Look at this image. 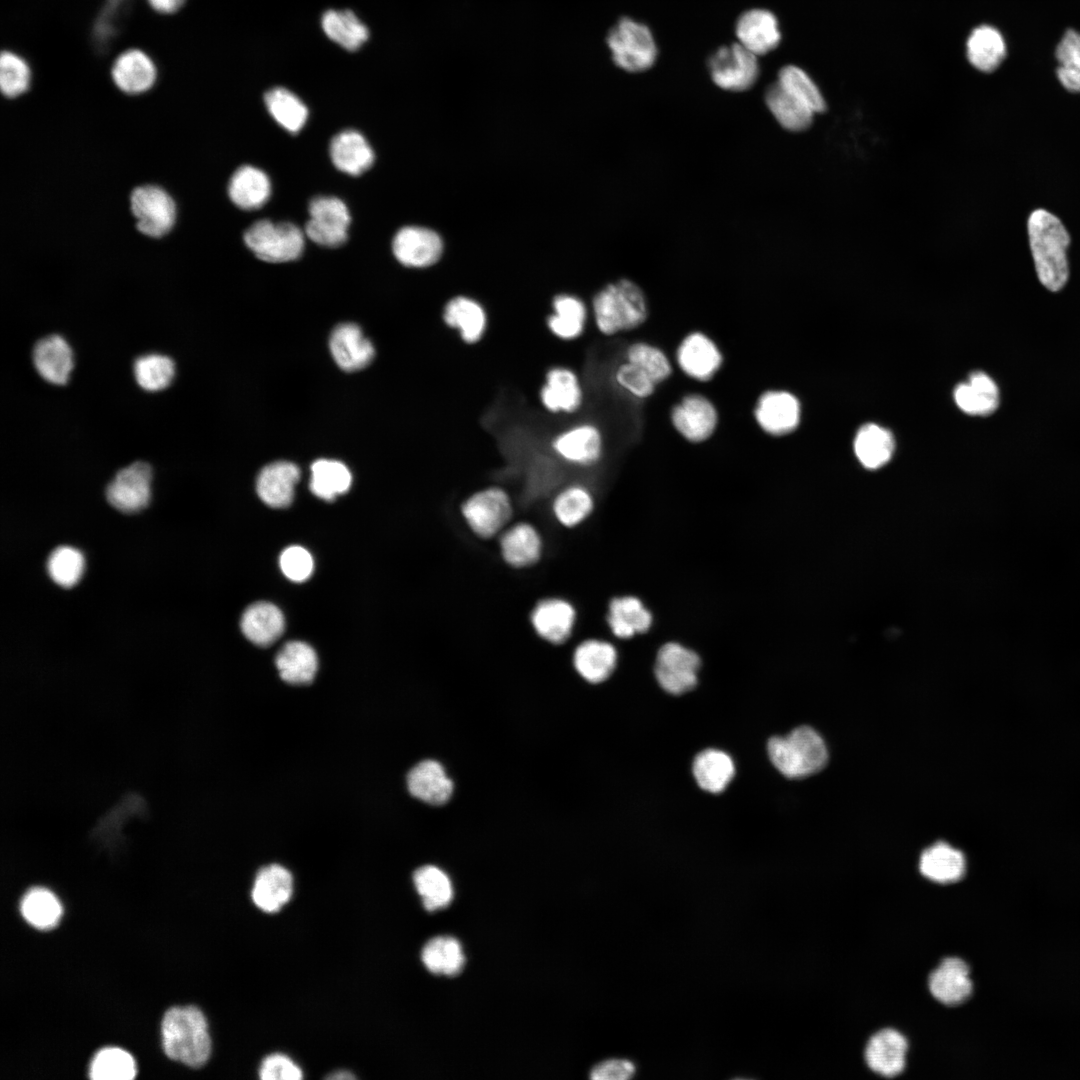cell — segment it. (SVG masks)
<instances>
[{
    "instance_id": "f6af8a7d",
    "label": "cell",
    "mask_w": 1080,
    "mask_h": 1080,
    "mask_svg": "<svg viewBox=\"0 0 1080 1080\" xmlns=\"http://www.w3.org/2000/svg\"><path fill=\"white\" fill-rule=\"evenodd\" d=\"M321 26L329 39L348 51L359 49L369 37L366 25L350 10H328Z\"/></svg>"
},
{
    "instance_id": "f35d334b",
    "label": "cell",
    "mask_w": 1080,
    "mask_h": 1080,
    "mask_svg": "<svg viewBox=\"0 0 1080 1080\" xmlns=\"http://www.w3.org/2000/svg\"><path fill=\"white\" fill-rule=\"evenodd\" d=\"M607 622L616 637L628 639L646 632L652 624V615L638 598L616 597L609 603Z\"/></svg>"
},
{
    "instance_id": "30bf717a",
    "label": "cell",
    "mask_w": 1080,
    "mask_h": 1080,
    "mask_svg": "<svg viewBox=\"0 0 1080 1080\" xmlns=\"http://www.w3.org/2000/svg\"><path fill=\"white\" fill-rule=\"evenodd\" d=\"M604 447L602 430L589 421L569 425L550 440V449L560 461L580 468L596 465L603 456Z\"/></svg>"
},
{
    "instance_id": "5bb4252c",
    "label": "cell",
    "mask_w": 1080,
    "mask_h": 1080,
    "mask_svg": "<svg viewBox=\"0 0 1080 1080\" xmlns=\"http://www.w3.org/2000/svg\"><path fill=\"white\" fill-rule=\"evenodd\" d=\"M675 361L686 377L705 383L719 373L724 356L713 338L703 331L694 330L680 340Z\"/></svg>"
},
{
    "instance_id": "d590c367",
    "label": "cell",
    "mask_w": 1080,
    "mask_h": 1080,
    "mask_svg": "<svg viewBox=\"0 0 1080 1080\" xmlns=\"http://www.w3.org/2000/svg\"><path fill=\"white\" fill-rule=\"evenodd\" d=\"M112 77L121 91L136 95L146 92L153 86L156 80V69L145 53L129 50L116 60Z\"/></svg>"
},
{
    "instance_id": "ab89813d",
    "label": "cell",
    "mask_w": 1080,
    "mask_h": 1080,
    "mask_svg": "<svg viewBox=\"0 0 1080 1080\" xmlns=\"http://www.w3.org/2000/svg\"><path fill=\"white\" fill-rule=\"evenodd\" d=\"M275 663L281 678L294 685L312 682L318 667L314 649L301 641L286 643L278 652Z\"/></svg>"
},
{
    "instance_id": "c3c4849f",
    "label": "cell",
    "mask_w": 1080,
    "mask_h": 1080,
    "mask_svg": "<svg viewBox=\"0 0 1080 1080\" xmlns=\"http://www.w3.org/2000/svg\"><path fill=\"white\" fill-rule=\"evenodd\" d=\"M264 101L274 120L290 133H298L305 125L308 109L291 91L282 87L269 90Z\"/></svg>"
},
{
    "instance_id": "f546056e",
    "label": "cell",
    "mask_w": 1080,
    "mask_h": 1080,
    "mask_svg": "<svg viewBox=\"0 0 1080 1080\" xmlns=\"http://www.w3.org/2000/svg\"><path fill=\"white\" fill-rule=\"evenodd\" d=\"M409 792L431 805H442L452 795L453 783L443 766L435 760H424L414 766L407 776Z\"/></svg>"
},
{
    "instance_id": "9a60e30c",
    "label": "cell",
    "mask_w": 1080,
    "mask_h": 1080,
    "mask_svg": "<svg viewBox=\"0 0 1080 1080\" xmlns=\"http://www.w3.org/2000/svg\"><path fill=\"white\" fill-rule=\"evenodd\" d=\"M701 661L697 653L675 642L664 644L656 656L654 674L660 687L680 695L697 684Z\"/></svg>"
},
{
    "instance_id": "7bdbcfd3",
    "label": "cell",
    "mask_w": 1080,
    "mask_h": 1080,
    "mask_svg": "<svg viewBox=\"0 0 1080 1080\" xmlns=\"http://www.w3.org/2000/svg\"><path fill=\"white\" fill-rule=\"evenodd\" d=\"M895 440L892 433L877 424L863 425L854 440V451L860 463L868 469H878L892 457Z\"/></svg>"
},
{
    "instance_id": "e0dca14e",
    "label": "cell",
    "mask_w": 1080,
    "mask_h": 1080,
    "mask_svg": "<svg viewBox=\"0 0 1080 1080\" xmlns=\"http://www.w3.org/2000/svg\"><path fill=\"white\" fill-rule=\"evenodd\" d=\"M152 468L149 463L136 461L120 469L106 487L111 506L124 513L144 509L151 497Z\"/></svg>"
},
{
    "instance_id": "d6a6232c",
    "label": "cell",
    "mask_w": 1080,
    "mask_h": 1080,
    "mask_svg": "<svg viewBox=\"0 0 1080 1080\" xmlns=\"http://www.w3.org/2000/svg\"><path fill=\"white\" fill-rule=\"evenodd\" d=\"M617 663L615 647L603 640L587 639L574 650L573 664L579 675L590 683H600L609 678Z\"/></svg>"
},
{
    "instance_id": "ba28073f",
    "label": "cell",
    "mask_w": 1080,
    "mask_h": 1080,
    "mask_svg": "<svg viewBox=\"0 0 1080 1080\" xmlns=\"http://www.w3.org/2000/svg\"><path fill=\"white\" fill-rule=\"evenodd\" d=\"M461 514L478 537L490 539L509 522L513 508L509 494L499 486H488L472 493L460 508Z\"/></svg>"
},
{
    "instance_id": "f1b7e54d",
    "label": "cell",
    "mask_w": 1080,
    "mask_h": 1080,
    "mask_svg": "<svg viewBox=\"0 0 1080 1080\" xmlns=\"http://www.w3.org/2000/svg\"><path fill=\"white\" fill-rule=\"evenodd\" d=\"M329 152L335 167L353 176L367 171L375 159L374 152L365 137L352 129L335 135L330 142Z\"/></svg>"
},
{
    "instance_id": "603a6c76",
    "label": "cell",
    "mask_w": 1080,
    "mask_h": 1080,
    "mask_svg": "<svg viewBox=\"0 0 1080 1080\" xmlns=\"http://www.w3.org/2000/svg\"><path fill=\"white\" fill-rule=\"evenodd\" d=\"M735 35L741 45L758 57L776 49L782 38L775 14L761 8L747 10L738 17Z\"/></svg>"
},
{
    "instance_id": "7c38bea8",
    "label": "cell",
    "mask_w": 1080,
    "mask_h": 1080,
    "mask_svg": "<svg viewBox=\"0 0 1080 1080\" xmlns=\"http://www.w3.org/2000/svg\"><path fill=\"white\" fill-rule=\"evenodd\" d=\"M538 398L552 415H573L584 405L585 390L579 374L567 365H552L543 376Z\"/></svg>"
},
{
    "instance_id": "277c9868",
    "label": "cell",
    "mask_w": 1080,
    "mask_h": 1080,
    "mask_svg": "<svg viewBox=\"0 0 1080 1080\" xmlns=\"http://www.w3.org/2000/svg\"><path fill=\"white\" fill-rule=\"evenodd\" d=\"M767 753L773 766L792 779L818 772L828 760L823 738L808 726L797 727L785 736L770 738Z\"/></svg>"
},
{
    "instance_id": "6125c7cd",
    "label": "cell",
    "mask_w": 1080,
    "mask_h": 1080,
    "mask_svg": "<svg viewBox=\"0 0 1080 1080\" xmlns=\"http://www.w3.org/2000/svg\"><path fill=\"white\" fill-rule=\"evenodd\" d=\"M262 1080H300L303 1073L300 1067L288 1056L274 1053L265 1057L259 1068Z\"/></svg>"
},
{
    "instance_id": "74e56055",
    "label": "cell",
    "mask_w": 1080,
    "mask_h": 1080,
    "mask_svg": "<svg viewBox=\"0 0 1080 1080\" xmlns=\"http://www.w3.org/2000/svg\"><path fill=\"white\" fill-rule=\"evenodd\" d=\"M241 629L254 644L266 647L274 643L283 633L284 617L275 605L257 602L249 606L242 615Z\"/></svg>"
},
{
    "instance_id": "ee69618b",
    "label": "cell",
    "mask_w": 1080,
    "mask_h": 1080,
    "mask_svg": "<svg viewBox=\"0 0 1080 1080\" xmlns=\"http://www.w3.org/2000/svg\"><path fill=\"white\" fill-rule=\"evenodd\" d=\"M593 506L590 490L582 484L572 483L561 488L554 496L552 512L562 526L572 528L591 514Z\"/></svg>"
},
{
    "instance_id": "4316f807",
    "label": "cell",
    "mask_w": 1080,
    "mask_h": 1080,
    "mask_svg": "<svg viewBox=\"0 0 1080 1080\" xmlns=\"http://www.w3.org/2000/svg\"><path fill=\"white\" fill-rule=\"evenodd\" d=\"M499 546L503 560L513 568H527L536 564L543 549L541 535L527 522H519L506 529L501 534Z\"/></svg>"
},
{
    "instance_id": "44dd1931",
    "label": "cell",
    "mask_w": 1080,
    "mask_h": 1080,
    "mask_svg": "<svg viewBox=\"0 0 1080 1080\" xmlns=\"http://www.w3.org/2000/svg\"><path fill=\"white\" fill-rule=\"evenodd\" d=\"M908 1041L899 1031L882 1029L868 1040L864 1058L870 1070L882 1077L893 1078L904 1071Z\"/></svg>"
},
{
    "instance_id": "9c48e42d",
    "label": "cell",
    "mask_w": 1080,
    "mask_h": 1080,
    "mask_svg": "<svg viewBox=\"0 0 1080 1080\" xmlns=\"http://www.w3.org/2000/svg\"><path fill=\"white\" fill-rule=\"evenodd\" d=\"M707 66L713 82L733 92L750 89L760 74L758 56L739 42L718 48L709 57Z\"/></svg>"
},
{
    "instance_id": "7402d4cb",
    "label": "cell",
    "mask_w": 1080,
    "mask_h": 1080,
    "mask_svg": "<svg viewBox=\"0 0 1080 1080\" xmlns=\"http://www.w3.org/2000/svg\"><path fill=\"white\" fill-rule=\"evenodd\" d=\"M928 987L931 995L943 1005L964 1003L973 991L968 964L960 958H945L930 973Z\"/></svg>"
},
{
    "instance_id": "ffe728a7",
    "label": "cell",
    "mask_w": 1080,
    "mask_h": 1080,
    "mask_svg": "<svg viewBox=\"0 0 1080 1080\" xmlns=\"http://www.w3.org/2000/svg\"><path fill=\"white\" fill-rule=\"evenodd\" d=\"M575 607L566 599L547 597L539 600L530 613L535 633L554 645L566 642L575 626Z\"/></svg>"
},
{
    "instance_id": "1f68e13d",
    "label": "cell",
    "mask_w": 1080,
    "mask_h": 1080,
    "mask_svg": "<svg viewBox=\"0 0 1080 1080\" xmlns=\"http://www.w3.org/2000/svg\"><path fill=\"white\" fill-rule=\"evenodd\" d=\"M919 870L925 878L933 882L950 884L965 875L966 859L960 850L940 841L922 852Z\"/></svg>"
},
{
    "instance_id": "836d02e7",
    "label": "cell",
    "mask_w": 1080,
    "mask_h": 1080,
    "mask_svg": "<svg viewBox=\"0 0 1080 1080\" xmlns=\"http://www.w3.org/2000/svg\"><path fill=\"white\" fill-rule=\"evenodd\" d=\"M957 406L966 414L987 416L999 406V389L994 380L984 372H973L967 382L954 390Z\"/></svg>"
},
{
    "instance_id": "4dcf8cb0",
    "label": "cell",
    "mask_w": 1080,
    "mask_h": 1080,
    "mask_svg": "<svg viewBox=\"0 0 1080 1080\" xmlns=\"http://www.w3.org/2000/svg\"><path fill=\"white\" fill-rule=\"evenodd\" d=\"M293 892L291 873L281 865L263 867L257 874L251 892L254 904L261 910L273 913L282 908Z\"/></svg>"
},
{
    "instance_id": "680465c9",
    "label": "cell",
    "mask_w": 1080,
    "mask_h": 1080,
    "mask_svg": "<svg viewBox=\"0 0 1080 1080\" xmlns=\"http://www.w3.org/2000/svg\"><path fill=\"white\" fill-rule=\"evenodd\" d=\"M31 73L26 62L11 52H3L0 60V88L4 96L15 98L30 86Z\"/></svg>"
},
{
    "instance_id": "e575fe53",
    "label": "cell",
    "mask_w": 1080,
    "mask_h": 1080,
    "mask_svg": "<svg viewBox=\"0 0 1080 1080\" xmlns=\"http://www.w3.org/2000/svg\"><path fill=\"white\" fill-rule=\"evenodd\" d=\"M227 191L230 200L238 208L258 209L268 201L271 195V182L262 170L244 165L230 177Z\"/></svg>"
},
{
    "instance_id": "91938a15",
    "label": "cell",
    "mask_w": 1080,
    "mask_h": 1080,
    "mask_svg": "<svg viewBox=\"0 0 1080 1080\" xmlns=\"http://www.w3.org/2000/svg\"><path fill=\"white\" fill-rule=\"evenodd\" d=\"M613 379L622 391L639 400L650 398L658 386L642 369L626 360L615 368Z\"/></svg>"
},
{
    "instance_id": "816d5d0a",
    "label": "cell",
    "mask_w": 1080,
    "mask_h": 1080,
    "mask_svg": "<svg viewBox=\"0 0 1080 1080\" xmlns=\"http://www.w3.org/2000/svg\"><path fill=\"white\" fill-rule=\"evenodd\" d=\"M625 360L642 369L657 385L673 373L669 356L660 347L645 341H635L625 350Z\"/></svg>"
},
{
    "instance_id": "6da1fadb",
    "label": "cell",
    "mask_w": 1080,
    "mask_h": 1080,
    "mask_svg": "<svg viewBox=\"0 0 1080 1080\" xmlns=\"http://www.w3.org/2000/svg\"><path fill=\"white\" fill-rule=\"evenodd\" d=\"M1028 235L1040 282L1050 291H1059L1069 276L1066 250L1070 236L1066 228L1052 213L1037 209L1029 216Z\"/></svg>"
},
{
    "instance_id": "e7e4bbea",
    "label": "cell",
    "mask_w": 1080,
    "mask_h": 1080,
    "mask_svg": "<svg viewBox=\"0 0 1080 1080\" xmlns=\"http://www.w3.org/2000/svg\"><path fill=\"white\" fill-rule=\"evenodd\" d=\"M151 6L162 13H172L178 10L185 0H148Z\"/></svg>"
},
{
    "instance_id": "681fc988",
    "label": "cell",
    "mask_w": 1080,
    "mask_h": 1080,
    "mask_svg": "<svg viewBox=\"0 0 1080 1080\" xmlns=\"http://www.w3.org/2000/svg\"><path fill=\"white\" fill-rule=\"evenodd\" d=\"M413 881L423 906L428 911L446 907L453 898L449 877L436 866L425 865L418 868L413 874Z\"/></svg>"
},
{
    "instance_id": "7dc6e473",
    "label": "cell",
    "mask_w": 1080,
    "mask_h": 1080,
    "mask_svg": "<svg viewBox=\"0 0 1080 1080\" xmlns=\"http://www.w3.org/2000/svg\"><path fill=\"white\" fill-rule=\"evenodd\" d=\"M421 960L430 972L453 976L462 970L465 956L456 938L437 936L425 944Z\"/></svg>"
},
{
    "instance_id": "f5cc1de1",
    "label": "cell",
    "mask_w": 1080,
    "mask_h": 1080,
    "mask_svg": "<svg viewBox=\"0 0 1080 1080\" xmlns=\"http://www.w3.org/2000/svg\"><path fill=\"white\" fill-rule=\"evenodd\" d=\"M777 82L814 114L826 109V102L818 86L800 67L786 65L778 72Z\"/></svg>"
},
{
    "instance_id": "5b68a950",
    "label": "cell",
    "mask_w": 1080,
    "mask_h": 1080,
    "mask_svg": "<svg viewBox=\"0 0 1080 1080\" xmlns=\"http://www.w3.org/2000/svg\"><path fill=\"white\" fill-rule=\"evenodd\" d=\"M605 43L612 62L626 72H643L656 62L658 49L649 27L621 17L607 32Z\"/></svg>"
},
{
    "instance_id": "03108f58",
    "label": "cell",
    "mask_w": 1080,
    "mask_h": 1080,
    "mask_svg": "<svg viewBox=\"0 0 1080 1080\" xmlns=\"http://www.w3.org/2000/svg\"><path fill=\"white\" fill-rule=\"evenodd\" d=\"M327 1079L331 1080H352L355 1079L353 1073L347 1070H337L327 1076Z\"/></svg>"
},
{
    "instance_id": "3957f363",
    "label": "cell",
    "mask_w": 1080,
    "mask_h": 1080,
    "mask_svg": "<svg viewBox=\"0 0 1080 1080\" xmlns=\"http://www.w3.org/2000/svg\"><path fill=\"white\" fill-rule=\"evenodd\" d=\"M162 1045L172 1060L200 1067L210 1056L211 1040L203 1013L194 1006L174 1007L163 1017Z\"/></svg>"
},
{
    "instance_id": "be15d7a7",
    "label": "cell",
    "mask_w": 1080,
    "mask_h": 1080,
    "mask_svg": "<svg viewBox=\"0 0 1080 1080\" xmlns=\"http://www.w3.org/2000/svg\"><path fill=\"white\" fill-rule=\"evenodd\" d=\"M636 1073L635 1064L628 1059H609L592 1068L590 1078L593 1080H627Z\"/></svg>"
},
{
    "instance_id": "7a4b0ae2",
    "label": "cell",
    "mask_w": 1080,
    "mask_h": 1080,
    "mask_svg": "<svg viewBox=\"0 0 1080 1080\" xmlns=\"http://www.w3.org/2000/svg\"><path fill=\"white\" fill-rule=\"evenodd\" d=\"M591 315L597 331L611 337L644 325L649 316L648 302L636 283L620 279L595 293Z\"/></svg>"
},
{
    "instance_id": "8fae6325",
    "label": "cell",
    "mask_w": 1080,
    "mask_h": 1080,
    "mask_svg": "<svg viewBox=\"0 0 1080 1080\" xmlns=\"http://www.w3.org/2000/svg\"><path fill=\"white\" fill-rule=\"evenodd\" d=\"M669 418L679 436L692 444L708 441L719 426V412L714 402L696 392L682 396L671 407Z\"/></svg>"
},
{
    "instance_id": "6f0895ef",
    "label": "cell",
    "mask_w": 1080,
    "mask_h": 1080,
    "mask_svg": "<svg viewBox=\"0 0 1080 1080\" xmlns=\"http://www.w3.org/2000/svg\"><path fill=\"white\" fill-rule=\"evenodd\" d=\"M83 565V556L78 550L69 546H60L51 552L47 561V570L56 584L68 588L79 580Z\"/></svg>"
},
{
    "instance_id": "bcb514c9",
    "label": "cell",
    "mask_w": 1080,
    "mask_h": 1080,
    "mask_svg": "<svg viewBox=\"0 0 1080 1080\" xmlns=\"http://www.w3.org/2000/svg\"><path fill=\"white\" fill-rule=\"evenodd\" d=\"M351 483V472L340 461L318 459L311 465L309 488L321 499L333 501L338 495L346 493Z\"/></svg>"
},
{
    "instance_id": "f907efd6",
    "label": "cell",
    "mask_w": 1080,
    "mask_h": 1080,
    "mask_svg": "<svg viewBox=\"0 0 1080 1080\" xmlns=\"http://www.w3.org/2000/svg\"><path fill=\"white\" fill-rule=\"evenodd\" d=\"M133 372L138 386L148 392H158L170 386L176 366L168 355L148 353L134 360Z\"/></svg>"
},
{
    "instance_id": "b9f144b4",
    "label": "cell",
    "mask_w": 1080,
    "mask_h": 1080,
    "mask_svg": "<svg viewBox=\"0 0 1080 1080\" xmlns=\"http://www.w3.org/2000/svg\"><path fill=\"white\" fill-rule=\"evenodd\" d=\"M966 51L972 66L982 72H992L1005 58L1006 45L997 29L981 25L969 35Z\"/></svg>"
},
{
    "instance_id": "484cf974",
    "label": "cell",
    "mask_w": 1080,
    "mask_h": 1080,
    "mask_svg": "<svg viewBox=\"0 0 1080 1080\" xmlns=\"http://www.w3.org/2000/svg\"><path fill=\"white\" fill-rule=\"evenodd\" d=\"M589 321V309L578 296L569 293L555 295L551 301V311L545 318L548 332L563 342L579 339L586 331Z\"/></svg>"
},
{
    "instance_id": "83f0119b",
    "label": "cell",
    "mask_w": 1080,
    "mask_h": 1080,
    "mask_svg": "<svg viewBox=\"0 0 1080 1080\" xmlns=\"http://www.w3.org/2000/svg\"><path fill=\"white\" fill-rule=\"evenodd\" d=\"M300 479L299 468L288 461H277L265 466L257 477L256 489L261 500L274 508L291 504L294 486Z\"/></svg>"
},
{
    "instance_id": "94428289",
    "label": "cell",
    "mask_w": 1080,
    "mask_h": 1080,
    "mask_svg": "<svg viewBox=\"0 0 1080 1080\" xmlns=\"http://www.w3.org/2000/svg\"><path fill=\"white\" fill-rule=\"evenodd\" d=\"M280 567L287 578L302 582L311 576L314 564L312 556L306 549L290 546L280 556Z\"/></svg>"
},
{
    "instance_id": "52a82bcc",
    "label": "cell",
    "mask_w": 1080,
    "mask_h": 1080,
    "mask_svg": "<svg viewBox=\"0 0 1080 1080\" xmlns=\"http://www.w3.org/2000/svg\"><path fill=\"white\" fill-rule=\"evenodd\" d=\"M246 246L263 261L282 263L299 258L304 249L301 229L290 222L262 219L254 222L243 236Z\"/></svg>"
},
{
    "instance_id": "cb8c5ba5",
    "label": "cell",
    "mask_w": 1080,
    "mask_h": 1080,
    "mask_svg": "<svg viewBox=\"0 0 1080 1080\" xmlns=\"http://www.w3.org/2000/svg\"><path fill=\"white\" fill-rule=\"evenodd\" d=\"M329 348L335 363L348 372L367 367L375 356L373 344L354 323L336 326L330 335Z\"/></svg>"
},
{
    "instance_id": "9f6ffc18",
    "label": "cell",
    "mask_w": 1080,
    "mask_h": 1080,
    "mask_svg": "<svg viewBox=\"0 0 1080 1080\" xmlns=\"http://www.w3.org/2000/svg\"><path fill=\"white\" fill-rule=\"evenodd\" d=\"M1057 76L1071 92H1080V33L1070 30L1057 46Z\"/></svg>"
},
{
    "instance_id": "2e32d148",
    "label": "cell",
    "mask_w": 1080,
    "mask_h": 1080,
    "mask_svg": "<svg viewBox=\"0 0 1080 1080\" xmlns=\"http://www.w3.org/2000/svg\"><path fill=\"white\" fill-rule=\"evenodd\" d=\"M753 418L765 434L781 437L794 432L801 420V404L791 392L783 389H767L757 397Z\"/></svg>"
},
{
    "instance_id": "d6986e66",
    "label": "cell",
    "mask_w": 1080,
    "mask_h": 1080,
    "mask_svg": "<svg viewBox=\"0 0 1080 1080\" xmlns=\"http://www.w3.org/2000/svg\"><path fill=\"white\" fill-rule=\"evenodd\" d=\"M441 319L444 325L457 332L466 345H476L486 336L489 316L481 302L467 295L451 297L443 306Z\"/></svg>"
},
{
    "instance_id": "d4e9b609",
    "label": "cell",
    "mask_w": 1080,
    "mask_h": 1080,
    "mask_svg": "<svg viewBox=\"0 0 1080 1080\" xmlns=\"http://www.w3.org/2000/svg\"><path fill=\"white\" fill-rule=\"evenodd\" d=\"M32 361L37 373L46 382L65 385L73 369V351L63 336L51 334L36 341Z\"/></svg>"
},
{
    "instance_id": "ac0fdd59",
    "label": "cell",
    "mask_w": 1080,
    "mask_h": 1080,
    "mask_svg": "<svg viewBox=\"0 0 1080 1080\" xmlns=\"http://www.w3.org/2000/svg\"><path fill=\"white\" fill-rule=\"evenodd\" d=\"M444 249L443 240L435 231L420 226H405L394 236L392 250L395 258L409 268H426L439 261Z\"/></svg>"
},
{
    "instance_id": "8d00e7d4",
    "label": "cell",
    "mask_w": 1080,
    "mask_h": 1080,
    "mask_svg": "<svg viewBox=\"0 0 1080 1080\" xmlns=\"http://www.w3.org/2000/svg\"><path fill=\"white\" fill-rule=\"evenodd\" d=\"M692 774L702 790L718 794L723 792L732 781L735 765L726 752L708 748L695 756Z\"/></svg>"
},
{
    "instance_id": "4fadbf2b",
    "label": "cell",
    "mask_w": 1080,
    "mask_h": 1080,
    "mask_svg": "<svg viewBox=\"0 0 1080 1080\" xmlns=\"http://www.w3.org/2000/svg\"><path fill=\"white\" fill-rule=\"evenodd\" d=\"M310 219L305 226L309 239L324 247L336 248L347 240L350 213L345 203L334 196H317L308 205Z\"/></svg>"
},
{
    "instance_id": "60d3db41",
    "label": "cell",
    "mask_w": 1080,
    "mask_h": 1080,
    "mask_svg": "<svg viewBox=\"0 0 1080 1080\" xmlns=\"http://www.w3.org/2000/svg\"><path fill=\"white\" fill-rule=\"evenodd\" d=\"M764 98L768 109L784 129L800 132L812 124L814 113L777 81L767 87Z\"/></svg>"
},
{
    "instance_id": "11a10c76",
    "label": "cell",
    "mask_w": 1080,
    "mask_h": 1080,
    "mask_svg": "<svg viewBox=\"0 0 1080 1080\" xmlns=\"http://www.w3.org/2000/svg\"><path fill=\"white\" fill-rule=\"evenodd\" d=\"M89 1073L93 1080H131L135 1077L136 1067L126 1051L105 1048L92 1059Z\"/></svg>"
},
{
    "instance_id": "db71d44e",
    "label": "cell",
    "mask_w": 1080,
    "mask_h": 1080,
    "mask_svg": "<svg viewBox=\"0 0 1080 1080\" xmlns=\"http://www.w3.org/2000/svg\"><path fill=\"white\" fill-rule=\"evenodd\" d=\"M20 910L25 920L39 929L55 926L61 915L60 903L45 888L30 889L21 901Z\"/></svg>"
},
{
    "instance_id": "8992f818",
    "label": "cell",
    "mask_w": 1080,
    "mask_h": 1080,
    "mask_svg": "<svg viewBox=\"0 0 1080 1080\" xmlns=\"http://www.w3.org/2000/svg\"><path fill=\"white\" fill-rule=\"evenodd\" d=\"M129 210L134 227L142 236L160 239L172 231L177 221V204L158 184H140L129 193Z\"/></svg>"
}]
</instances>
